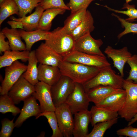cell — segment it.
Instances as JSON below:
<instances>
[{"mask_svg": "<svg viewBox=\"0 0 137 137\" xmlns=\"http://www.w3.org/2000/svg\"><path fill=\"white\" fill-rule=\"evenodd\" d=\"M58 67L62 75L69 77L74 82L82 84L93 78L103 68L63 60Z\"/></svg>", "mask_w": 137, "mask_h": 137, "instance_id": "obj_1", "label": "cell"}, {"mask_svg": "<svg viewBox=\"0 0 137 137\" xmlns=\"http://www.w3.org/2000/svg\"><path fill=\"white\" fill-rule=\"evenodd\" d=\"M45 43L63 57L75 50V41L70 34L64 32L62 27L50 31Z\"/></svg>", "mask_w": 137, "mask_h": 137, "instance_id": "obj_2", "label": "cell"}, {"mask_svg": "<svg viewBox=\"0 0 137 137\" xmlns=\"http://www.w3.org/2000/svg\"><path fill=\"white\" fill-rule=\"evenodd\" d=\"M124 79L121 75L116 74L109 66L102 68L94 77L82 85L86 92L91 89L100 85L122 89Z\"/></svg>", "mask_w": 137, "mask_h": 137, "instance_id": "obj_3", "label": "cell"}, {"mask_svg": "<svg viewBox=\"0 0 137 137\" xmlns=\"http://www.w3.org/2000/svg\"><path fill=\"white\" fill-rule=\"evenodd\" d=\"M123 88L126 91V99L123 107L118 113L121 118L129 122L137 113V83L124 79Z\"/></svg>", "mask_w": 137, "mask_h": 137, "instance_id": "obj_4", "label": "cell"}, {"mask_svg": "<svg viewBox=\"0 0 137 137\" xmlns=\"http://www.w3.org/2000/svg\"><path fill=\"white\" fill-rule=\"evenodd\" d=\"M74 87L75 82L69 77L63 75L51 86L52 98L55 107L65 102Z\"/></svg>", "mask_w": 137, "mask_h": 137, "instance_id": "obj_5", "label": "cell"}, {"mask_svg": "<svg viewBox=\"0 0 137 137\" xmlns=\"http://www.w3.org/2000/svg\"><path fill=\"white\" fill-rule=\"evenodd\" d=\"M90 102L82 85L75 82L74 89L65 102L68 106L72 114H74L76 112L88 110Z\"/></svg>", "mask_w": 137, "mask_h": 137, "instance_id": "obj_6", "label": "cell"}, {"mask_svg": "<svg viewBox=\"0 0 137 137\" xmlns=\"http://www.w3.org/2000/svg\"><path fill=\"white\" fill-rule=\"evenodd\" d=\"M63 60L101 68L111 65L105 56L89 54L75 50L63 57Z\"/></svg>", "mask_w": 137, "mask_h": 137, "instance_id": "obj_7", "label": "cell"}, {"mask_svg": "<svg viewBox=\"0 0 137 137\" xmlns=\"http://www.w3.org/2000/svg\"><path fill=\"white\" fill-rule=\"evenodd\" d=\"M27 66L18 60L6 67L5 75L0 87L1 95L8 94L13 85L26 71Z\"/></svg>", "mask_w": 137, "mask_h": 137, "instance_id": "obj_8", "label": "cell"}, {"mask_svg": "<svg viewBox=\"0 0 137 137\" xmlns=\"http://www.w3.org/2000/svg\"><path fill=\"white\" fill-rule=\"evenodd\" d=\"M60 131L63 137L73 135L74 119L73 114L65 102L56 107L55 111Z\"/></svg>", "mask_w": 137, "mask_h": 137, "instance_id": "obj_9", "label": "cell"}, {"mask_svg": "<svg viewBox=\"0 0 137 137\" xmlns=\"http://www.w3.org/2000/svg\"><path fill=\"white\" fill-rule=\"evenodd\" d=\"M35 91L32 95L39 101L42 112H55V106L52 97L51 86L41 81L35 85Z\"/></svg>", "mask_w": 137, "mask_h": 137, "instance_id": "obj_10", "label": "cell"}, {"mask_svg": "<svg viewBox=\"0 0 137 137\" xmlns=\"http://www.w3.org/2000/svg\"><path fill=\"white\" fill-rule=\"evenodd\" d=\"M35 90V85L22 75L11 88L8 95L15 104H17L32 95Z\"/></svg>", "mask_w": 137, "mask_h": 137, "instance_id": "obj_11", "label": "cell"}, {"mask_svg": "<svg viewBox=\"0 0 137 137\" xmlns=\"http://www.w3.org/2000/svg\"><path fill=\"white\" fill-rule=\"evenodd\" d=\"M103 43L101 39H95L89 33L75 41V50L88 54L104 56L100 48Z\"/></svg>", "mask_w": 137, "mask_h": 137, "instance_id": "obj_12", "label": "cell"}, {"mask_svg": "<svg viewBox=\"0 0 137 137\" xmlns=\"http://www.w3.org/2000/svg\"><path fill=\"white\" fill-rule=\"evenodd\" d=\"M35 54L40 64L58 67L63 57L45 43H42L35 50Z\"/></svg>", "mask_w": 137, "mask_h": 137, "instance_id": "obj_13", "label": "cell"}, {"mask_svg": "<svg viewBox=\"0 0 137 137\" xmlns=\"http://www.w3.org/2000/svg\"><path fill=\"white\" fill-rule=\"evenodd\" d=\"M104 52L109 58L112 59L114 66L118 70L121 75L123 77L125 65L132 56L127 47L125 46L117 49L108 46L105 48Z\"/></svg>", "mask_w": 137, "mask_h": 137, "instance_id": "obj_14", "label": "cell"}, {"mask_svg": "<svg viewBox=\"0 0 137 137\" xmlns=\"http://www.w3.org/2000/svg\"><path fill=\"white\" fill-rule=\"evenodd\" d=\"M37 99L32 95L24 100L20 114L14 122L15 127H19L27 119L32 116L37 117L42 112Z\"/></svg>", "mask_w": 137, "mask_h": 137, "instance_id": "obj_15", "label": "cell"}, {"mask_svg": "<svg viewBox=\"0 0 137 137\" xmlns=\"http://www.w3.org/2000/svg\"><path fill=\"white\" fill-rule=\"evenodd\" d=\"M74 114L73 135L74 137H85L88 134V126L91 122L90 111L87 110Z\"/></svg>", "mask_w": 137, "mask_h": 137, "instance_id": "obj_16", "label": "cell"}, {"mask_svg": "<svg viewBox=\"0 0 137 137\" xmlns=\"http://www.w3.org/2000/svg\"><path fill=\"white\" fill-rule=\"evenodd\" d=\"M124 90L123 89H116L110 86L100 85L91 89L86 93L90 102L96 105L110 95Z\"/></svg>", "mask_w": 137, "mask_h": 137, "instance_id": "obj_17", "label": "cell"}, {"mask_svg": "<svg viewBox=\"0 0 137 137\" xmlns=\"http://www.w3.org/2000/svg\"><path fill=\"white\" fill-rule=\"evenodd\" d=\"M126 97V92L124 90L110 95L95 105L111 111L118 112L123 107Z\"/></svg>", "mask_w": 137, "mask_h": 137, "instance_id": "obj_18", "label": "cell"}, {"mask_svg": "<svg viewBox=\"0 0 137 137\" xmlns=\"http://www.w3.org/2000/svg\"><path fill=\"white\" fill-rule=\"evenodd\" d=\"M38 68L39 81L50 86L57 82L62 75L58 67L39 64Z\"/></svg>", "mask_w": 137, "mask_h": 137, "instance_id": "obj_19", "label": "cell"}, {"mask_svg": "<svg viewBox=\"0 0 137 137\" xmlns=\"http://www.w3.org/2000/svg\"><path fill=\"white\" fill-rule=\"evenodd\" d=\"M44 10L42 7L39 5L35 8L34 12L28 16L19 18L12 16L10 19L21 22L24 29L26 31L33 30L37 29L40 19Z\"/></svg>", "mask_w": 137, "mask_h": 137, "instance_id": "obj_20", "label": "cell"}, {"mask_svg": "<svg viewBox=\"0 0 137 137\" xmlns=\"http://www.w3.org/2000/svg\"><path fill=\"white\" fill-rule=\"evenodd\" d=\"M19 30L21 38L25 41L27 50L30 51L35 43L40 41L46 40L50 32L38 29L29 31L22 29Z\"/></svg>", "mask_w": 137, "mask_h": 137, "instance_id": "obj_21", "label": "cell"}, {"mask_svg": "<svg viewBox=\"0 0 137 137\" xmlns=\"http://www.w3.org/2000/svg\"><path fill=\"white\" fill-rule=\"evenodd\" d=\"M89 111L92 126L98 123L114 119L118 117L119 115L118 112L111 111L95 105L93 106Z\"/></svg>", "mask_w": 137, "mask_h": 137, "instance_id": "obj_22", "label": "cell"}, {"mask_svg": "<svg viewBox=\"0 0 137 137\" xmlns=\"http://www.w3.org/2000/svg\"><path fill=\"white\" fill-rule=\"evenodd\" d=\"M94 20L91 13L87 10L80 24L70 33L75 41L81 37L93 31L94 29Z\"/></svg>", "mask_w": 137, "mask_h": 137, "instance_id": "obj_23", "label": "cell"}, {"mask_svg": "<svg viewBox=\"0 0 137 137\" xmlns=\"http://www.w3.org/2000/svg\"><path fill=\"white\" fill-rule=\"evenodd\" d=\"M30 51H6L0 57V68L11 65L14 62L20 60L23 62L28 61Z\"/></svg>", "mask_w": 137, "mask_h": 137, "instance_id": "obj_24", "label": "cell"}, {"mask_svg": "<svg viewBox=\"0 0 137 137\" xmlns=\"http://www.w3.org/2000/svg\"><path fill=\"white\" fill-rule=\"evenodd\" d=\"M28 64L26 71L22 76L32 84L35 85L39 81L38 79V63L35 54V50L30 52L28 60Z\"/></svg>", "mask_w": 137, "mask_h": 137, "instance_id": "obj_25", "label": "cell"}, {"mask_svg": "<svg viewBox=\"0 0 137 137\" xmlns=\"http://www.w3.org/2000/svg\"><path fill=\"white\" fill-rule=\"evenodd\" d=\"M1 31L8 40L11 49L12 50H27L26 45L21 40L19 30L16 29L4 28Z\"/></svg>", "mask_w": 137, "mask_h": 137, "instance_id": "obj_26", "label": "cell"}, {"mask_svg": "<svg viewBox=\"0 0 137 137\" xmlns=\"http://www.w3.org/2000/svg\"><path fill=\"white\" fill-rule=\"evenodd\" d=\"M66 10L65 9L60 8L46 10L42 14L37 29L49 31L51 28L54 19L58 15L63 14Z\"/></svg>", "mask_w": 137, "mask_h": 137, "instance_id": "obj_27", "label": "cell"}, {"mask_svg": "<svg viewBox=\"0 0 137 137\" xmlns=\"http://www.w3.org/2000/svg\"><path fill=\"white\" fill-rule=\"evenodd\" d=\"M87 8H83L75 12L71 13L64 23L62 27L63 30L66 33L70 34L81 23L83 19L86 11Z\"/></svg>", "mask_w": 137, "mask_h": 137, "instance_id": "obj_28", "label": "cell"}, {"mask_svg": "<svg viewBox=\"0 0 137 137\" xmlns=\"http://www.w3.org/2000/svg\"><path fill=\"white\" fill-rule=\"evenodd\" d=\"M19 8L14 0H4L0 4V25L7 18L16 14L18 16Z\"/></svg>", "mask_w": 137, "mask_h": 137, "instance_id": "obj_29", "label": "cell"}, {"mask_svg": "<svg viewBox=\"0 0 137 137\" xmlns=\"http://www.w3.org/2000/svg\"><path fill=\"white\" fill-rule=\"evenodd\" d=\"M12 100L8 94L1 95L0 112L3 114L10 112L14 116L20 113L21 110L15 105Z\"/></svg>", "mask_w": 137, "mask_h": 137, "instance_id": "obj_30", "label": "cell"}, {"mask_svg": "<svg viewBox=\"0 0 137 137\" xmlns=\"http://www.w3.org/2000/svg\"><path fill=\"white\" fill-rule=\"evenodd\" d=\"M118 117L112 120L98 123L95 124L91 131L85 137H103L106 131L118 121Z\"/></svg>", "mask_w": 137, "mask_h": 137, "instance_id": "obj_31", "label": "cell"}, {"mask_svg": "<svg viewBox=\"0 0 137 137\" xmlns=\"http://www.w3.org/2000/svg\"><path fill=\"white\" fill-rule=\"evenodd\" d=\"M19 8V18L26 16L31 13L33 9L39 5L42 0H14Z\"/></svg>", "mask_w": 137, "mask_h": 137, "instance_id": "obj_32", "label": "cell"}, {"mask_svg": "<svg viewBox=\"0 0 137 137\" xmlns=\"http://www.w3.org/2000/svg\"><path fill=\"white\" fill-rule=\"evenodd\" d=\"M44 116L47 120L48 123L52 128L53 133L51 137H63V136L59 129L57 119L54 111H46L41 113L36 119L41 116Z\"/></svg>", "mask_w": 137, "mask_h": 137, "instance_id": "obj_33", "label": "cell"}, {"mask_svg": "<svg viewBox=\"0 0 137 137\" xmlns=\"http://www.w3.org/2000/svg\"><path fill=\"white\" fill-rule=\"evenodd\" d=\"M98 5H101L106 8L110 11L125 14L128 16V18L125 20L128 22L134 21L137 19V9L136 8L134 5H130L129 3H125L122 9H126V10L123 11L115 9L108 7L107 5H102L99 4Z\"/></svg>", "mask_w": 137, "mask_h": 137, "instance_id": "obj_34", "label": "cell"}, {"mask_svg": "<svg viewBox=\"0 0 137 137\" xmlns=\"http://www.w3.org/2000/svg\"><path fill=\"white\" fill-rule=\"evenodd\" d=\"M112 15L118 19L120 22L122 27L125 28L123 31L118 35L117 37L118 39L129 33H132L137 34V23H133L128 21L114 13H112Z\"/></svg>", "mask_w": 137, "mask_h": 137, "instance_id": "obj_35", "label": "cell"}, {"mask_svg": "<svg viewBox=\"0 0 137 137\" xmlns=\"http://www.w3.org/2000/svg\"><path fill=\"white\" fill-rule=\"evenodd\" d=\"M39 5L44 10L50 8H60L70 10L63 0H42L39 3Z\"/></svg>", "mask_w": 137, "mask_h": 137, "instance_id": "obj_36", "label": "cell"}, {"mask_svg": "<svg viewBox=\"0 0 137 137\" xmlns=\"http://www.w3.org/2000/svg\"><path fill=\"white\" fill-rule=\"evenodd\" d=\"M14 118L10 120L4 118L1 121L2 127L0 132V137H9L11 135L15 127Z\"/></svg>", "mask_w": 137, "mask_h": 137, "instance_id": "obj_37", "label": "cell"}, {"mask_svg": "<svg viewBox=\"0 0 137 137\" xmlns=\"http://www.w3.org/2000/svg\"><path fill=\"white\" fill-rule=\"evenodd\" d=\"M95 0H70L66 5L69 8L71 13L84 8H87Z\"/></svg>", "mask_w": 137, "mask_h": 137, "instance_id": "obj_38", "label": "cell"}, {"mask_svg": "<svg viewBox=\"0 0 137 137\" xmlns=\"http://www.w3.org/2000/svg\"><path fill=\"white\" fill-rule=\"evenodd\" d=\"M127 63L130 67L129 76L126 79L132 81L137 83V55H133Z\"/></svg>", "mask_w": 137, "mask_h": 137, "instance_id": "obj_39", "label": "cell"}, {"mask_svg": "<svg viewBox=\"0 0 137 137\" xmlns=\"http://www.w3.org/2000/svg\"><path fill=\"white\" fill-rule=\"evenodd\" d=\"M116 133L119 136L137 137V128L130 125L117 130Z\"/></svg>", "mask_w": 137, "mask_h": 137, "instance_id": "obj_40", "label": "cell"}, {"mask_svg": "<svg viewBox=\"0 0 137 137\" xmlns=\"http://www.w3.org/2000/svg\"><path fill=\"white\" fill-rule=\"evenodd\" d=\"M6 38L5 35L1 31L0 32V53L2 54L6 51H10L11 49L8 41H6Z\"/></svg>", "mask_w": 137, "mask_h": 137, "instance_id": "obj_41", "label": "cell"}, {"mask_svg": "<svg viewBox=\"0 0 137 137\" xmlns=\"http://www.w3.org/2000/svg\"><path fill=\"white\" fill-rule=\"evenodd\" d=\"M7 23L11 26V28L15 29L19 28L21 29H24L23 24L20 22L11 20L8 21Z\"/></svg>", "mask_w": 137, "mask_h": 137, "instance_id": "obj_42", "label": "cell"}, {"mask_svg": "<svg viewBox=\"0 0 137 137\" xmlns=\"http://www.w3.org/2000/svg\"><path fill=\"white\" fill-rule=\"evenodd\" d=\"M136 121H137V113L134 116L131 121L129 122L127 126L131 125Z\"/></svg>", "mask_w": 137, "mask_h": 137, "instance_id": "obj_43", "label": "cell"}, {"mask_svg": "<svg viewBox=\"0 0 137 137\" xmlns=\"http://www.w3.org/2000/svg\"><path fill=\"white\" fill-rule=\"evenodd\" d=\"M132 0H125L126 1V3H129L131 2Z\"/></svg>", "mask_w": 137, "mask_h": 137, "instance_id": "obj_44", "label": "cell"}, {"mask_svg": "<svg viewBox=\"0 0 137 137\" xmlns=\"http://www.w3.org/2000/svg\"><path fill=\"white\" fill-rule=\"evenodd\" d=\"M4 0H0V4Z\"/></svg>", "mask_w": 137, "mask_h": 137, "instance_id": "obj_45", "label": "cell"}, {"mask_svg": "<svg viewBox=\"0 0 137 137\" xmlns=\"http://www.w3.org/2000/svg\"><path fill=\"white\" fill-rule=\"evenodd\" d=\"M99 0L100 1H102L103 0Z\"/></svg>", "mask_w": 137, "mask_h": 137, "instance_id": "obj_46", "label": "cell"}]
</instances>
